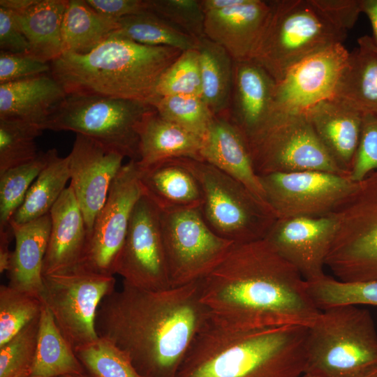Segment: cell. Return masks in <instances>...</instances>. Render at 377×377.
Listing matches in <instances>:
<instances>
[{"mask_svg":"<svg viewBox=\"0 0 377 377\" xmlns=\"http://www.w3.org/2000/svg\"><path fill=\"white\" fill-rule=\"evenodd\" d=\"M198 285L211 321L229 330L309 327L321 311L306 281L265 239L235 244Z\"/></svg>","mask_w":377,"mask_h":377,"instance_id":"obj_1","label":"cell"},{"mask_svg":"<svg viewBox=\"0 0 377 377\" xmlns=\"http://www.w3.org/2000/svg\"><path fill=\"white\" fill-rule=\"evenodd\" d=\"M209 320L198 281L157 291L123 283L102 300L96 329L128 355L142 377H173Z\"/></svg>","mask_w":377,"mask_h":377,"instance_id":"obj_2","label":"cell"},{"mask_svg":"<svg viewBox=\"0 0 377 377\" xmlns=\"http://www.w3.org/2000/svg\"><path fill=\"white\" fill-rule=\"evenodd\" d=\"M308 327L232 330L210 320L193 339L179 377H303Z\"/></svg>","mask_w":377,"mask_h":377,"instance_id":"obj_3","label":"cell"},{"mask_svg":"<svg viewBox=\"0 0 377 377\" xmlns=\"http://www.w3.org/2000/svg\"><path fill=\"white\" fill-rule=\"evenodd\" d=\"M183 51L135 42L117 31L91 52L63 53L51 75L67 94H94L149 103L158 82Z\"/></svg>","mask_w":377,"mask_h":377,"instance_id":"obj_4","label":"cell"},{"mask_svg":"<svg viewBox=\"0 0 377 377\" xmlns=\"http://www.w3.org/2000/svg\"><path fill=\"white\" fill-rule=\"evenodd\" d=\"M377 368V332L369 311L358 306L321 310L308 327L306 374L360 377Z\"/></svg>","mask_w":377,"mask_h":377,"instance_id":"obj_5","label":"cell"},{"mask_svg":"<svg viewBox=\"0 0 377 377\" xmlns=\"http://www.w3.org/2000/svg\"><path fill=\"white\" fill-rule=\"evenodd\" d=\"M347 32L313 0H274L251 60L277 83L300 61L329 46L343 43Z\"/></svg>","mask_w":377,"mask_h":377,"instance_id":"obj_6","label":"cell"},{"mask_svg":"<svg viewBox=\"0 0 377 377\" xmlns=\"http://www.w3.org/2000/svg\"><path fill=\"white\" fill-rule=\"evenodd\" d=\"M332 214L337 230L325 267L341 281H377V171L356 182Z\"/></svg>","mask_w":377,"mask_h":377,"instance_id":"obj_7","label":"cell"},{"mask_svg":"<svg viewBox=\"0 0 377 377\" xmlns=\"http://www.w3.org/2000/svg\"><path fill=\"white\" fill-rule=\"evenodd\" d=\"M154 108L138 101L94 94H67L43 125V130L69 131L87 136L138 161V128Z\"/></svg>","mask_w":377,"mask_h":377,"instance_id":"obj_8","label":"cell"},{"mask_svg":"<svg viewBox=\"0 0 377 377\" xmlns=\"http://www.w3.org/2000/svg\"><path fill=\"white\" fill-rule=\"evenodd\" d=\"M202 192V215L209 228L235 244L263 239L277 219L242 184L214 165L184 158Z\"/></svg>","mask_w":377,"mask_h":377,"instance_id":"obj_9","label":"cell"},{"mask_svg":"<svg viewBox=\"0 0 377 377\" xmlns=\"http://www.w3.org/2000/svg\"><path fill=\"white\" fill-rule=\"evenodd\" d=\"M246 141L258 176L304 170L346 175L330 157L304 113H272Z\"/></svg>","mask_w":377,"mask_h":377,"instance_id":"obj_10","label":"cell"},{"mask_svg":"<svg viewBox=\"0 0 377 377\" xmlns=\"http://www.w3.org/2000/svg\"><path fill=\"white\" fill-rule=\"evenodd\" d=\"M42 300L75 350L98 338L96 318L102 300L115 290L114 275L79 265L43 276Z\"/></svg>","mask_w":377,"mask_h":377,"instance_id":"obj_11","label":"cell"},{"mask_svg":"<svg viewBox=\"0 0 377 377\" xmlns=\"http://www.w3.org/2000/svg\"><path fill=\"white\" fill-rule=\"evenodd\" d=\"M161 223L171 288L202 279L235 244L209 228L200 208L161 212Z\"/></svg>","mask_w":377,"mask_h":377,"instance_id":"obj_12","label":"cell"},{"mask_svg":"<svg viewBox=\"0 0 377 377\" xmlns=\"http://www.w3.org/2000/svg\"><path fill=\"white\" fill-rule=\"evenodd\" d=\"M142 195L136 161L123 165L89 232L80 266L114 275L133 209Z\"/></svg>","mask_w":377,"mask_h":377,"instance_id":"obj_13","label":"cell"},{"mask_svg":"<svg viewBox=\"0 0 377 377\" xmlns=\"http://www.w3.org/2000/svg\"><path fill=\"white\" fill-rule=\"evenodd\" d=\"M259 177L267 202L277 218L329 215L356 184L347 175L316 170Z\"/></svg>","mask_w":377,"mask_h":377,"instance_id":"obj_14","label":"cell"},{"mask_svg":"<svg viewBox=\"0 0 377 377\" xmlns=\"http://www.w3.org/2000/svg\"><path fill=\"white\" fill-rule=\"evenodd\" d=\"M115 274L137 288L157 291L171 288L161 212L143 194L132 212Z\"/></svg>","mask_w":377,"mask_h":377,"instance_id":"obj_15","label":"cell"},{"mask_svg":"<svg viewBox=\"0 0 377 377\" xmlns=\"http://www.w3.org/2000/svg\"><path fill=\"white\" fill-rule=\"evenodd\" d=\"M349 53L343 43H337L293 66L276 84L272 113H305L332 98Z\"/></svg>","mask_w":377,"mask_h":377,"instance_id":"obj_16","label":"cell"},{"mask_svg":"<svg viewBox=\"0 0 377 377\" xmlns=\"http://www.w3.org/2000/svg\"><path fill=\"white\" fill-rule=\"evenodd\" d=\"M336 230L332 214L277 218L264 239L306 281H311L325 274V260Z\"/></svg>","mask_w":377,"mask_h":377,"instance_id":"obj_17","label":"cell"},{"mask_svg":"<svg viewBox=\"0 0 377 377\" xmlns=\"http://www.w3.org/2000/svg\"><path fill=\"white\" fill-rule=\"evenodd\" d=\"M67 156L71 176L69 186L83 214L89 235L125 157L81 134H76L71 151Z\"/></svg>","mask_w":377,"mask_h":377,"instance_id":"obj_18","label":"cell"},{"mask_svg":"<svg viewBox=\"0 0 377 377\" xmlns=\"http://www.w3.org/2000/svg\"><path fill=\"white\" fill-rule=\"evenodd\" d=\"M272 10V1L239 0L205 14L204 34L223 47L234 61L251 60Z\"/></svg>","mask_w":377,"mask_h":377,"instance_id":"obj_19","label":"cell"},{"mask_svg":"<svg viewBox=\"0 0 377 377\" xmlns=\"http://www.w3.org/2000/svg\"><path fill=\"white\" fill-rule=\"evenodd\" d=\"M276 84L273 77L253 60L234 62L228 119L246 140L272 115Z\"/></svg>","mask_w":377,"mask_h":377,"instance_id":"obj_20","label":"cell"},{"mask_svg":"<svg viewBox=\"0 0 377 377\" xmlns=\"http://www.w3.org/2000/svg\"><path fill=\"white\" fill-rule=\"evenodd\" d=\"M201 158L242 184L268 205L260 177L253 167L247 141L228 117H214L203 139Z\"/></svg>","mask_w":377,"mask_h":377,"instance_id":"obj_21","label":"cell"},{"mask_svg":"<svg viewBox=\"0 0 377 377\" xmlns=\"http://www.w3.org/2000/svg\"><path fill=\"white\" fill-rule=\"evenodd\" d=\"M51 230L43 265V276L79 266L88 230L71 186L66 187L50 212Z\"/></svg>","mask_w":377,"mask_h":377,"instance_id":"obj_22","label":"cell"},{"mask_svg":"<svg viewBox=\"0 0 377 377\" xmlns=\"http://www.w3.org/2000/svg\"><path fill=\"white\" fill-rule=\"evenodd\" d=\"M304 114L330 157L348 176L360 141L363 114L333 98L318 103Z\"/></svg>","mask_w":377,"mask_h":377,"instance_id":"obj_23","label":"cell"},{"mask_svg":"<svg viewBox=\"0 0 377 377\" xmlns=\"http://www.w3.org/2000/svg\"><path fill=\"white\" fill-rule=\"evenodd\" d=\"M66 96L50 73L0 84V119L24 121L43 130Z\"/></svg>","mask_w":377,"mask_h":377,"instance_id":"obj_24","label":"cell"},{"mask_svg":"<svg viewBox=\"0 0 377 377\" xmlns=\"http://www.w3.org/2000/svg\"><path fill=\"white\" fill-rule=\"evenodd\" d=\"M138 171L142 194L161 212L201 207L200 185L184 158L168 159L145 168H138Z\"/></svg>","mask_w":377,"mask_h":377,"instance_id":"obj_25","label":"cell"},{"mask_svg":"<svg viewBox=\"0 0 377 377\" xmlns=\"http://www.w3.org/2000/svg\"><path fill=\"white\" fill-rule=\"evenodd\" d=\"M138 133L139 168L176 158L202 161L203 139L163 118L155 109L142 119Z\"/></svg>","mask_w":377,"mask_h":377,"instance_id":"obj_26","label":"cell"},{"mask_svg":"<svg viewBox=\"0 0 377 377\" xmlns=\"http://www.w3.org/2000/svg\"><path fill=\"white\" fill-rule=\"evenodd\" d=\"M15 240L8 286L40 297L43 265L51 230L50 213L23 224H10Z\"/></svg>","mask_w":377,"mask_h":377,"instance_id":"obj_27","label":"cell"},{"mask_svg":"<svg viewBox=\"0 0 377 377\" xmlns=\"http://www.w3.org/2000/svg\"><path fill=\"white\" fill-rule=\"evenodd\" d=\"M358 47L349 57L337 83L333 98L362 114L377 115V52L370 36L358 40Z\"/></svg>","mask_w":377,"mask_h":377,"instance_id":"obj_28","label":"cell"},{"mask_svg":"<svg viewBox=\"0 0 377 377\" xmlns=\"http://www.w3.org/2000/svg\"><path fill=\"white\" fill-rule=\"evenodd\" d=\"M68 1L36 0L24 10L13 11L29 43L26 54L50 63L63 54L61 27Z\"/></svg>","mask_w":377,"mask_h":377,"instance_id":"obj_29","label":"cell"},{"mask_svg":"<svg viewBox=\"0 0 377 377\" xmlns=\"http://www.w3.org/2000/svg\"><path fill=\"white\" fill-rule=\"evenodd\" d=\"M119 29L117 20L98 13L86 0H68L61 27L63 53L87 54Z\"/></svg>","mask_w":377,"mask_h":377,"instance_id":"obj_30","label":"cell"},{"mask_svg":"<svg viewBox=\"0 0 377 377\" xmlns=\"http://www.w3.org/2000/svg\"><path fill=\"white\" fill-rule=\"evenodd\" d=\"M84 368L43 302L36 353L29 377L83 375Z\"/></svg>","mask_w":377,"mask_h":377,"instance_id":"obj_31","label":"cell"},{"mask_svg":"<svg viewBox=\"0 0 377 377\" xmlns=\"http://www.w3.org/2000/svg\"><path fill=\"white\" fill-rule=\"evenodd\" d=\"M201 97L214 116L228 117L234 60L221 45L205 36L198 40Z\"/></svg>","mask_w":377,"mask_h":377,"instance_id":"obj_32","label":"cell"},{"mask_svg":"<svg viewBox=\"0 0 377 377\" xmlns=\"http://www.w3.org/2000/svg\"><path fill=\"white\" fill-rule=\"evenodd\" d=\"M70 179L68 158L57 153L31 184L10 224L26 223L49 214Z\"/></svg>","mask_w":377,"mask_h":377,"instance_id":"obj_33","label":"cell"},{"mask_svg":"<svg viewBox=\"0 0 377 377\" xmlns=\"http://www.w3.org/2000/svg\"><path fill=\"white\" fill-rule=\"evenodd\" d=\"M117 33L138 43L182 51L198 49V40L154 13L146 10L118 20Z\"/></svg>","mask_w":377,"mask_h":377,"instance_id":"obj_34","label":"cell"},{"mask_svg":"<svg viewBox=\"0 0 377 377\" xmlns=\"http://www.w3.org/2000/svg\"><path fill=\"white\" fill-rule=\"evenodd\" d=\"M57 153L56 149L40 151L34 159L0 174V229L10 226L31 184Z\"/></svg>","mask_w":377,"mask_h":377,"instance_id":"obj_35","label":"cell"},{"mask_svg":"<svg viewBox=\"0 0 377 377\" xmlns=\"http://www.w3.org/2000/svg\"><path fill=\"white\" fill-rule=\"evenodd\" d=\"M306 282L309 293L320 310L345 305L377 306V281L345 282L325 274Z\"/></svg>","mask_w":377,"mask_h":377,"instance_id":"obj_36","label":"cell"},{"mask_svg":"<svg viewBox=\"0 0 377 377\" xmlns=\"http://www.w3.org/2000/svg\"><path fill=\"white\" fill-rule=\"evenodd\" d=\"M149 104L163 118L202 139L214 117L201 96H156Z\"/></svg>","mask_w":377,"mask_h":377,"instance_id":"obj_37","label":"cell"},{"mask_svg":"<svg viewBox=\"0 0 377 377\" xmlns=\"http://www.w3.org/2000/svg\"><path fill=\"white\" fill-rule=\"evenodd\" d=\"M74 350L83 367L94 377H142L128 355L104 338L98 337Z\"/></svg>","mask_w":377,"mask_h":377,"instance_id":"obj_38","label":"cell"},{"mask_svg":"<svg viewBox=\"0 0 377 377\" xmlns=\"http://www.w3.org/2000/svg\"><path fill=\"white\" fill-rule=\"evenodd\" d=\"M42 297L7 285L0 286V346L40 316Z\"/></svg>","mask_w":377,"mask_h":377,"instance_id":"obj_39","label":"cell"},{"mask_svg":"<svg viewBox=\"0 0 377 377\" xmlns=\"http://www.w3.org/2000/svg\"><path fill=\"white\" fill-rule=\"evenodd\" d=\"M42 132L33 124L0 119V174L34 159L40 152L35 140Z\"/></svg>","mask_w":377,"mask_h":377,"instance_id":"obj_40","label":"cell"},{"mask_svg":"<svg viewBox=\"0 0 377 377\" xmlns=\"http://www.w3.org/2000/svg\"><path fill=\"white\" fill-rule=\"evenodd\" d=\"M40 316L0 346V377H29L36 353Z\"/></svg>","mask_w":377,"mask_h":377,"instance_id":"obj_41","label":"cell"},{"mask_svg":"<svg viewBox=\"0 0 377 377\" xmlns=\"http://www.w3.org/2000/svg\"><path fill=\"white\" fill-rule=\"evenodd\" d=\"M157 96H201L202 84L198 49L183 51L161 77Z\"/></svg>","mask_w":377,"mask_h":377,"instance_id":"obj_42","label":"cell"},{"mask_svg":"<svg viewBox=\"0 0 377 377\" xmlns=\"http://www.w3.org/2000/svg\"><path fill=\"white\" fill-rule=\"evenodd\" d=\"M147 10L154 13L188 35L205 36V13L200 0H147Z\"/></svg>","mask_w":377,"mask_h":377,"instance_id":"obj_43","label":"cell"},{"mask_svg":"<svg viewBox=\"0 0 377 377\" xmlns=\"http://www.w3.org/2000/svg\"><path fill=\"white\" fill-rule=\"evenodd\" d=\"M377 171V115L364 114L358 147L348 177L358 182Z\"/></svg>","mask_w":377,"mask_h":377,"instance_id":"obj_44","label":"cell"},{"mask_svg":"<svg viewBox=\"0 0 377 377\" xmlns=\"http://www.w3.org/2000/svg\"><path fill=\"white\" fill-rule=\"evenodd\" d=\"M50 71V63L37 60L26 54L0 51V84L48 73Z\"/></svg>","mask_w":377,"mask_h":377,"instance_id":"obj_45","label":"cell"},{"mask_svg":"<svg viewBox=\"0 0 377 377\" xmlns=\"http://www.w3.org/2000/svg\"><path fill=\"white\" fill-rule=\"evenodd\" d=\"M29 43L14 13L0 7V51L26 54Z\"/></svg>","mask_w":377,"mask_h":377,"instance_id":"obj_46","label":"cell"},{"mask_svg":"<svg viewBox=\"0 0 377 377\" xmlns=\"http://www.w3.org/2000/svg\"><path fill=\"white\" fill-rule=\"evenodd\" d=\"M314 3L339 27L351 29L362 13L361 0H313Z\"/></svg>","mask_w":377,"mask_h":377,"instance_id":"obj_47","label":"cell"},{"mask_svg":"<svg viewBox=\"0 0 377 377\" xmlns=\"http://www.w3.org/2000/svg\"><path fill=\"white\" fill-rule=\"evenodd\" d=\"M98 13L119 20L147 10V0H86Z\"/></svg>","mask_w":377,"mask_h":377,"instance_id":"obj_48","label":"cell"},{"mask_svg":"<svg viewBox=\"0 0 377 377\" xmlns=\"http://www.w3.org/2000/svg\"><path fill=\"white\" fill-rule=\"evenodd\" d=\"M13 237V229L10 226L0 229V273L8 272L11 267L13 251H10L9 245Z\"/></svg>","mask_w":377,"mask_h":377,"instance_id":"obj_49","label":"cell"},{"mask_svg":"<svg viewBox=\"0 0 377 377\" xmlns=\"http://www.w3.org/2000/svg\"><path fill=\"white\" fill-rule=\"evenodd\" d=\"M362 13H364L370 21L373 36L371 37L377 47V0H361Z\"/></svg>","mask_w":377,"mask_h":377,"instance_id":"obj_50","label":"cell"},{"mask_svg":"<svg viewBox=\"0 0 377 377\" xmlns=\"http://www.w3.org/2000/svg\"><path fill=\"white\" fill-rule=\"evenodd\" d=\"M36 0H0V7L13 12L24 10L31 6Z\"/></svg>","mask_w":377,"mask_h":377,"instance_id":"obj_51","label":"cell"},{"mask_svg":"<svg viewBox=\"0 0 377 377\" xmlns=\"http://www.w3.org/2000/svg\"><path fill=\"white\" fill-rule=\"evenodd\" d=\"M360 377H377V368L373 369L372 371L360 376Z\"/></svg>","mask_w":377,"mask_h":377,"instance_id":"obj_52","label":"cell"},{"mask_svg":"<svg viewBox=\"0 0 377 377\" xmlns=\"http://www.w3.org/2000/svg\"><path fill=\"white\" fill-rule=\"evenodd\" d=\"M57 377H87L84 374L83 375H65V376H61Z\"/></svg>","mask_w":377,"mask_h":377,"instance_id":"obj_53","label":"cell"},{"mask_svg":"<svg viewBox=\"0 0 377 377\" xmlns=\"http://www.w3.org/2000/svg\"><path fill=\"white\" fill-rule=\"evenodd\" d=\"M370 44H371V47L376 51L377 52V47L375 45L371 37H370Z\"/></svg>","mask_w":377,"mask_h":377,"instance_id":"obj_54","label":"cell"},{"mask_svg":"<svg viewBox=\"0 0 377 377\" xmlns=\"http://www.w3.org/2000/svg\"><path fill=\"white\" fill-rule=\"evenodd\" d=\"M303 377H319L315 375L309 374H305Z\"/></svg>","mask_w":377,"mask_h":377,"instance_id":"obj_55","label":"cell"}]
</instances>
